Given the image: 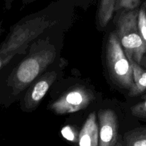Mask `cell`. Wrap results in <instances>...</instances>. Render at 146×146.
I'll list each match as a JSON object with an SVG mask.
<instances>
[{
    "mask_svg": "<svg viewBox=\"0 0 146 146\" xmlns=\"http://www.w3.org/2000/svg\"><path fill=\"white\" fill-rule=\"evenodd\" d=\"M94 99L91 90L78 87L68 91L50 106V109L56 114L73 113L86 108Z\"/></svg>",
    "mask_w": 146,
    "mask_h": 146,
    "instance_id": "cell-5",
    "label": "cell"
},
{
    "mask_svg": "<svg viewBox=\"0 0 146 146\" xmlns=\"http://www.w3.org/2000/svg\"><path fill=\"white\" fill-rule=\"evenodd\" d=\"M63 136L67 140H69L71 141H75L76 139V131L74 128L70 126H66L61 131Z\"/></svg>",
    "mask_w": 146,
    "mask_h": 146,
    "instance_id": "cell-15",
    "label": "cell"
},
{
    "mask_svg": "<svg viewBox=\"0 0 146 146\" xmlns=\"http://www.w3.org/2000/svg\"><path fill=\"white\" fill-rule=\"evenodd\" d=\"M106 63L113 81L123 88L131 89L133 86L132 66L115 31L111 33L107 43Z\"/></svg>",
    "mask_w": 146,
    "mask_h": 146,
    "instance_id": "cell-4",
    "label": "cell"
},
{
    "mask_svg": "<svg viewBox=\"0 0 146 146\" xmlns=\"http://www.w3.org/2000/svg\"><path fill=\"white\" fill-rule=\"evenodd\" d=\"M78 145L98 146V124L95 113H91L86 120L78 135Z\"/></svg>",
    "mask_w": 146,
    "mask_h": 146,
    "instance_id": "cell-8",
    "label": "cell"
},
{
    "mask_svg": "<svg viewBox=\"0 0 146 146\" xmlns=\"http://www.w3.org/2000/svg\"><path fill=\"white\" fill-rule=\"evenodd\" d=\"M14 0H6V6L7 8H9L11 7V4ZM24 1H27V0H24Z\"/></svg>",
    "mask_w": 146,
    "mask_h": 146,
    "instance_id": "cell-17",
    "label": "cell"
},
{
    "mask_svg": "<svg viewBox=\"0 0 146 146\" xmlns=\"http://www.w3.org/2000/svg\"><path fill=\"white\" fill-rule=\"evenodd\" d=\"M115 146H118V145H117V143H116V145H115Z\"/></svg>",
    "mask_w": 146,
    "mask_h": 146,
    "instance_id": "cell-19",
    "label": "cell"
},
{
    "mask_svg": "<svg viewBox=\"0 0 146 146\" xmlns=\"http://www.w3.org/2000/svg\"><path fill=\"white\" fill-rule=\"evenodd\" d=\"M140 0H116L115 11L120 10L136 9L140 4Z\"/></svg>",
    "mask_w": 146,
    "mask_h": 146,
    "instance_id": "cell-12",
    "label": "cell"
},
{
    "mask_svg": "<svg viewBox=\"0 0 146 146\" xmlns=\"http://www.w3.org/2000/svg\"><path fill=\"white\" fill-rule=\"evenodd\" d=\"M131 111L134 116L146 118V96L143 101L131 107Z\"/></svg>",
    "mask_w": 146,
    "mask_h": 146,
    "instance_id": "cell-14",
    "label": "cell"
},
{
    "mask_svg": "<svg viewBox=\"0 0 146 146\" xmlns=\"http://www.w3.org/2000/svg\"><path fill=\"white\" fill-rule=\"evenodd\" d=\"M116 0H101L98 11V18L101 27H105L112 19L115 12Z\"/></svg>",
    "mask_w": 146,
    "mask_h": 146,
    "instance_id": "cell-11",
    "label": "cell"
},
{
    "mask_svg": "<svg viewBox=\"0 0 146 146\" xmlns=\"http://www.w3.org/2000/svg\"><path fill=\"white\" fill-rule=\"evenodd\" d=\"M54 46L36 51L24 58L16 68L9 79V86L13 95L17 96L31 84L56 58Z\"/></svg>",
    "mask_w": 146,
    "mask_h": 146,
    "instance_id": "cell-1",
    "label": "cell"
},
{
    "mask_svg": "<svg viewBox=\"0 0 146 146\" xmlns=\"http://www.w3.org/2000/svg\"><path fill=\"white\" fill-rule=\"evenodd\" d=\"M118 146H146V127L137 128L127 132L122 141H118Z\"/></svg>",
    "mask_w": 146,
    "mask_h": 146,
    "instance_id": "cell-10",
    "label": "cell"
},
{
    "mask_svg": "<svg viewBox=\"0 0 146 146\" xmlns=\"http://www.w3.org/2000/svg\"><path fill=\"white\" fill-rule=\"evenodd\" d=\"M98 146H115L118 142V117L111 109L98 112Z\"/></svg>",
    "mask_w": 146,
    "mask_h": 146,
    "instance_id": "cell-6",
    "label": "cell"
},
{
    "mask_svg": "<svg viewBox=\"0 0 146 146\" xmlns=\"http://www.w3.org/2000/svg\"><path fill=\"white\" fill-rule=\"evenodd\" d=\"M138 10H122L116 19V34L125 56L140 64L146 53V46L138 27Z\"/></svg>",
    "mask_w": 146,
    "mask_h": 146,
    "instance_id": "cell-2",
    "label": "cell"
},
{
    "mask_svg": "<svg viewBox=\"0 0 146 146\" xmlns=\"http://www.w3.org/2000/svg\"><path fill=\"white\" fill-rule=\"evenodd\" d=\"M57 77L56 71H51L40 77L39 79L31 87L24 97V106L28 111L34 109L44 98L47 91Z\"/></svg>",
    "mask_w": 146,
    "mask_h": 146,
    "instance_id": "cell-7",
    "label": "cell"
},
{
    "mask_svg": "<svg viewBox=\"0 0 146 146\" xmlns=\"http://www.w3.org/2000/svg\"><path fill=\"white\" fill-rule=\"evenodd\" d=\"M10 61V60L9 58H7V57H5L4 56H3L2 54H0V69L2 68L4 66H5L6 64H8Z\"/></svg>",
    "mask_w": 146,
    "mask_h": 146,
    "instance_id": "cell-16",
    "label": "cell"
},
{
    "mask_svg": "<svg viewBox=\"0 0 146 146\" xmlns=\"http://www.w3.org/2000/svg\"><path fill=\"white\" fill-rule=\"evenodd\" d=\"M55 23L46 16H41L18 24L0 46V54L11 61L30 41Z\"/></svg>",
    "mask_w": 146,
    "mask_h": 146,
    "instance_id": "cell-3",
    "label": "cell"
},
{
    "mask_svg": "<svg viewBox=\"0 0 146 146\" xmlns=\"http://www.w3.org/2000/svg\"><path fill=\"white\" fill-rule=\"evenodd\" d=\"M133 69V86L129 90V96H136L146 90V69H143L133 61H130Z\"/></svg>",
    "mask_w": 146,
    "mask_h": 146,
    "instance_id": "cell-9",
    "label": "cell"
},
{
    "mask_svg": "<svg viewBox=\"0 0 146 146\" xmlns=\"http://www.w3.org/2000/svg\"><path fill=\"white\" fill-rule=\"evenodd\" d=\"M138 27L141 38L146 46V11L144 9L138 11Z\"/></svg>",
    "mask_w": 146,
    "mask_h": 146,
    "instance_id": "cell-13",
    "label": "cell"
},
{
    "mask_svg": "<svg viewBox=\"0 0 146 146\" xmlns=\"http://www.w3.org/2000/svg\"><path fill=\"white\" fill-rule=\"evenodd\" d=\"M144 63H145V65H146V58H145V61H144Z\"/></svg>",
    "mask_w": 146,
    "mask_h": 146,
    "instance_id": "cell-18",
    "label": "cell"
}]
</instances>
